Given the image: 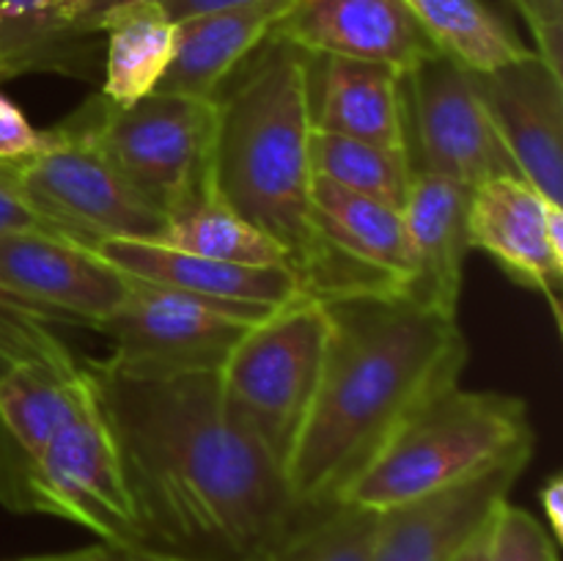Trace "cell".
I'll list each match as a JSON object with an SVG mask.
<instances>
[{
	"instance_id": "cell-26",
	"label": "cell",
	"mask_w": 563,
	"mask_h": 561,
	"mask_svg": "<svg viewBox=\"0 0 563 561\" xmlns=\"http://www.w3.org/2000/svg\"><path fill=\"white\" fill-rule=\"evenodd\" d=\"M383 512L352 504L308 509L280 542L256 561H368Z\"/></svg>"
},
{
	"instance_id": "cell-25",
	"label": "cell",
	"mask_w": 563,
	"mask_h": 561,
	"mask_svg": "<svg viewBox=\"0 0 563 561\" xmlns=\"http://www.w3.org/2000/svg\"><path fill=\"white\" fill-rule=\"evenodd\" d=\"M308 152H311L313 176L335 182L361 196L377 198L394 209L405 207L416 170L401 148L313 130Z\"/></svg>"
},
{
	"instance_id": "cell-24",
	"label": "cell",
	"mask_w": 563,
	"mask_h": 561,
	"mask_svg": "<svg viewBox=\"0 0 563 561\" xmlns=\"http://www.w3.org/2000/svg\"><path fill=\"white\" fill-rule=\"evenodd\" d=\"M88 42L60 16L55 0H0V66L11 75L36 69L86 75Z\"/></svg>"
},
{
	"instance_id": "cell-17",
	"label": "cell",
	"mask_w": 563,
	"mask_h": 561,
	"mask_svg": "<svg viewBox=\"0 0 563 561\" xmlns=\"http://www.w3.org/2000/svg\"><path fill=\"white\" fill-rule=\"evenodd\" d=\"M93 248L132 278L212 300L280 308L302 295L300 278L289 267L220 262L163 240H102Z\"/></svg>"
},
{
	"instance_id": "cell-32",
	"label": "cell",
	"mask_w": 563,
	"mask_h": 561,
	"mask_svg": "<svg viewBox=\"0 0 563 561\" xmlns=\"http://www.w3.org/2000/svg\"><path fill=\"white\" fill-rule=\"evenodd\" d=\"M0 506L16 515H27L25 462L0 429Z\"/></svg>"
},
{
	"instance_id": "cell-21",
	"label": "cell",
	"mask_w": 563,
	"mask_h": 561,
	"mask_svg": "<svg viewBox=\"0 0 563 561\" xmlns=\"http://www.w3.org/2000/svg\"><path fill=\"white\" fill-rule=\"evenodd\" d=\"M97 33H108L99 94L104 102L124 108L157 91L176 47V25L163 6H121L99 20Z\"/></svg>"
},
{
	"instance_id": "cell-30",
	"label": "cell",
	"mask_w": 563,
	"mask_h": 561,
	"mask_svg": "<svg viewBox=\"0 0 563 561\" xmlns=\"http://www.w3.org/2000/svg\"><path fill=\"white\" fill-rule=\"evenodd\" d=\"M531 31L533 53L563 75V0H509Z\"/></svg>"
},
{
	"instance_id": "cell-11",
	"label": "cell",
	"mask_w": 563,
	"mask_h": 561,
	"mask_svg": "<svg viewBox=\"0 0 563 561\" xmlns=\"http://www.w3.org/2000/svg\"><path fill=\"white\" fill-rule=\"evenodd\" d=\"M0 280L60 324L97 330L135 284L88 242L44 231L0 237Z\"/></svg>"
},
{
	"instance_id": "cell-28",
	"label": "cell",
	"mask_w": 563,
	"mask_h": 561,
	"mask_svg": "<svg viewBox=\"0 0 563 561\" xmlns=\"http://www.w3.org/2000/svg\"><path fill=\"white\" fill-rule=\"evenodd\" d=\"M489 561H561L559 542L542 520L506 498L495 512Z\"/></svg>"
},
{
	"instance_id": "cell-8",
	"label": "cell",
	"mask_w": 563,
	"mask_h": 561,
	"mask_svg": "<svg viewBox=\"0 0 563 561\" xmlns=\"http://www.w3.org/2000/svg\"><path fill=\"white\" fill-rule=\"evenodd\" d=\"M25 501L27 512L75 522L99 542L148 544L93 388L88 405L25 465Z\"/></svg>"
},
{
	"instance_id": "cell-35",
	"label": "cell",
	"mask_w": 563,
	"mask_h": 561,
	"mask_svg": "<svg viewBox=\"0 0 563 561\" xmlns=\"http://www.w3.org/2000/svg\"><path fill=\"white\" fill-rule=\"evenodd\" d=\"M20 561H126V548H119V544L99 542L88 544V548L80 550H66V553H47V556H27V559Z\"/></svg>"
},
{
	"instance_id": "cell-39",
	"label": "cell",
	"mask_w": 563,
	"mask_h": 561,
	"mask_svg": "<svg viewBox=\"0 0 563 561\" xmlns=\"http://www.w3.org/2000/svg\"><path fill=\"white\" fill-rule=\"evenodd\" d=\"M5 77H9V72H5L3 66H0V80H5Z\"/></svg>"
},
{
	"instance_id": "cell-29",
	"label": "cell",
	"mask_w": 563,
	"mask_h": 561,
	"mask_svg": "<svg viewBox=\"0 0 563 561\" xmlns=\"http://www.w3.org/2000/svg\"><path fill=\"white\" fill-rule=\"evenodd\" d=\"M58 130H36L14 99L0 91V165H16L49 148Z\"/></svg>"
},
{
	"instance_id": "cell-9",
	"label": "cell",
	"mask_w": 563,
	"mask_h": 561,
	"mask_svg": "<svg viewBox=\"0 0 563 561\" xmlns=\"http://www.w3.org/2000/svg\"><path fill=\"white\" fill-rule=\"evenodd\" d=\"M55 130L53 146L11 165L27 201L60 231L88 245L102 240H163L168 215L86 138L64 124Z\"/></svg>"
},
{
	"instance_id": "cell-3",
	"label": "cell",
	"mask_w": 563,
	"mask_h": 561,
	"mask_svg": "<svg viewBox=\"0 0 563 561\" xmlns=\"http://www.w3.org/2000/svg\"><path fill=\"white\" fill-rule=\"evenodd\" d=\"M313 80L317 55L269 33L214 94L207 165L212 196L284 248L300 286L319 258L308 152Z\"/></svg>"
},
{
	"instance_id": "cell-34",
	"label": "cell",
	"mask_w": 563,
	"mask_h": 561,
	"mask_svg": "<svg viewBox=\"0 0 563 561\" xmlns=\"http://www.w3.org/2000/svg\"><path fill=\"white\" fill-rule=\"evenodd\" d=\"M258 3H291V0H165L163 11L174 25H179V22L192 20V16L218 14V11L245 9V6Z\"/></svg>"
},
{
	"instance_id": "cell-1",
	"label": "cell",
	"mask_w": 563,
	"mask_h": 561,
	"mask_svg": "<svg viewBox=\"0 0 563 561\" xmlns=\"http://www.w3.org/2000/svg\"><path fill=\"white\" fill-rule=\"evenodd\" d=\"M113 432L146 542L203 561H256L308 509L220 394V372L137 380L82 363Z\"/></svg>"
},
{
	"instance_id": "cell-33",
	"label": "cell",
	"mask_w": 563,
	"mask_h": 561,
	"mask_svg": "<svg viewBox=\"0 0 563 561\" xmlns=\"http://www.w3.org/2000/svg\"><path fill=\"white\" fill-rule=\"evenodd\" d=\"M135 3L163 6L165 0H55L60 16H64L77 33H86V36H97V25L104 14L121 9V6H135Z\"/></svg>"
},
{
	"instance_id": "cell-37",
	"label": "cell",
	"mask_w": 563,
	"mask_h": 561,
	"mask_svg": "<svg viewBox=\"0 0 563 561\" xmlns=\"http://www.w3.org/2000/svg\"><path fill=\"white\" fill-rule=\"evenodd\" d=\"M539 501H542V512L548 517L550 534H553L555 542L563 539V479L555 476L548 479L542 490H539Z\"/></svg>"
},
{
	"instance_id": "cell-36",
	"label": "cell",
	"mask_w": 563,
	"mask_h": 561,
	"mask_svg": "<svg viewBox=\"0 0 563 561\" xmlns=\"http://www.w3.org/2000/svg\"><path fill=\"white\" fill-rule=\"evenodd\" d=\"M500 506V504H498ZM498 506L493 509V515L487 520H482V526L465 539V542L456 548V553L451 556L449 561H489V550H493V528H495V512Z\"/></svg>"
},
{
	"instance_id": "cell-23",
	"label": "cell",
	"mask_w": 563,
	"mask_h": 561,
	"mask_svg": "<svg viewBox=\"0 0 563 561\" xmlns=\"http://www.w3.org/2000/svg\"><path fill=\"white\" fill-rule=\"evenodd\" d=\"M163 242L220 262L291 270L284 248L214 198L209 187L168 215Z\"/></svg>"
},
{
	"instance_id": "cell-31",
	"label": "cell",
	"mask_w": 563,
	"mask_h": 561,
	"mask_svg": "<svg viewBox=\"0 0 563 561\" xmlns=\"http://www.w3.org/2000/svg\"><path fill=\"white\" fill-rule=\"evenodd\" d=\"M22 231H44V234L69 237L27 201L25 193L16 185L11 165H0V237L22 234Z\"/></svg>"
},
{
	"instance_id": "cell-6",
	"label": "cell",
	"mask_w": 563,
	"mask_h": 561,
	"mask_svg": "<svg viewBox=\"0 0 563 561\" xmlns=\"http://www.w3.org/2000/svg\"><path fill=\"white\" fill-rule=\"evenodd\" d=\"M218 99L154 91L132 105H97L66 130L97 146L165 215L207 187Z\"/></svg>"
},
{
	"instance_id": "cell-14",
	"label": "cell",
	"mask_w": 563,
	"mask_h": 561,
	"mask_svg": "<svg viewBox=\"0 0 563 561\" xmlns=\"http://www.w3.org/2000/svg\"><path fill=\"white\" fill-rule=\"evenodd\" d=\"M548 198L522 176H495L473 187L467 209V242L504 267L515 284L548 300L563 322V256L548 237Z\"/></svg>"
},
{
	"instance_id": "cell-19",
	"label": "cell",
	"mask_w": 563,
	"mask_h": 561,
	"mask_svg": "<svg viewBox=\"0 0 563 561\" xmlns=\"http://www.w3.org/2000/svg\"><path fill=\"white\" fill-rule=\"evenodd\" d=\"M286 9L289 3H258L179 22L174 58L157 91L214 97Z\"/></svg>"
},
{
	"instance_id": "cell-22",
	"label": "cell",
	"mask_w": 563,
	"mask_h": 561,
	"mask_svg": "<svg viewBox=\"0 0 563 561\" xmlns=\"http://www.w3.org/2000/svg\"><path fill=\"white\" fill-rule=\"evenodd\" d=\"M440 55L489 72L533 53L484 0H401Z\"/></svg>"
},
{
	"instance_id": "cell-4",
	"label": "cell",
	"mask_w": 563,
	"mask_h": 561,
	"mask_svg": "<svg viewBox=\"0 0 563 561\" xmlns=\"http://www.w3.org/2000/svg\"><path fill=\"white\" fill-rule=\"evenodd\" d=\"M526 399L500 391H440L418 407L339 504L388 512L456 487L517 454H533Z\"/></svg>"
},
{
	"instance_id": "cell-5",
	"label": "cell",
	"mask_w": 563,
	"mask_h": 561,
	"mask_svg": "<svg viewBox=\"0 0 563 561\" xmlns=\"http://www.w3.org/2000/svg\"><path fill=\"white\" fill-rule=\"evenodd\" d=\"M328 339L324 302L300 295L253 324L220 369L225 407L284 473L317 396Z\"/></svg>"
},
{
	"instance_id": "cell-12",
	"label": "cell",
	"mask_w": 563,
	"mask_h": 561,
	"mask_svg": "<svg viewBox=\"0 0 563 561\" xmlns=\"http://www.w3.org/2000/svg\"><path fill=\"white\" fill-rule=\"evenodd\" d=\"M478 99L522 179L563 207V75L537 53L471 72Z\"/></svg>"
},
{
	"instance_id": "cell-27",
	"label": "cell",
	"mask_w": 563,
	"mask_h": 561,
	"mask_svg": "<svg viewBox=\"0 0 563 561\" xmlns=\"http://www.w3.org/2000/svg\"><path fill=\"white\" fill-rule=\"evenodd\" d=\"M49 314L27 302L0 280V366L9 363H44L64 374H77L82 363L60 339Z\"/></svg>"
},
{
	"instance_id": "cell-20",
	"label": "cell",
	"mask_w": 563,
	"mask_h": 561,
	"mask_svg": "<svg viewBox=\"0 0 563 561\" xmlns=\"http://www.w3.org/2000/svg\"><path fill=\"white\" fill-rule=\"evenodd\" d=\"M91 399L86 369L64 374L44 363L0 366V429L31 462Z\"/></svg>"
},
{
	"instance_id": "cell-38",
	"label": "cell",
	"mask_w": 563,
	"mask_h": 561,
	"mask_svg": "<svg viewBox=\"0 0 563 561\" xmlns=\"http://www.w3.org/2000/svg\"><path fill=\"white\" fill-rule=\"evenodd\" d=\"M126 561H203L196 556L176 553V550L154 548V544H135V548H126Z\"/></svg>"
},
{
	"instance_id": "cell-16",
	"label": "cell",
	"mask_w": 563,
	"mask_h": 561,
	"mask_svg": "<svg viewBox=\"0 0 563 561\" xmlns=\"http://www.w3.org/2000/svg\"><path fill=\"white\" fill-rule=\"evenodd\" d=\"M471 187L440 174L416 170L401 207L410 240L412 275L405 295L418 306L456 317L465 278Z\"/></svg>"
},
{
	"instance_id": "cell-13",
	"label": "cell",
	"mask_w": 563,
	"mask_h": 561,
	"mask_svg": "<svg viewBox=\"0 0 563 561\" xmlns=\"http://www.w3.org/2000/svg\"><path fill=\"white\" fill-rule=\"evenodd\" d=\"M269 33L319 58L385 64L401 75L438 53L401 0H291Z\"/></svg>"
},
{
	"instance_id": "cell-7",
	"label": "cell",
	"mask_w": 563,
	"mask_h": 561,
	"mask_svg": "<svg viewBox=\"0 0 563 561\" xmlns=\"http://www.w3.org/2000/svg\"><path fill=\"white\" fill-rule=\"evenodd\" d=\"M273 311L135 278L119 311L99 324V333L113 341V352L102 363L137 380L220 372L242 336Z\"/></svg>"
},
{
	"instance_id": "cell-18",
	"label": "cell",
	"mask_w": 563,
	"mask_h": 561,
	"mask_svg": "<svg viewBox=\"0 0 563 561\" xmlns=\"http://www.w3.org/2000/svg\"><path fill=\"white\" fill-rule=\"evenodd\" d=\"M401 80L394 66L317 55L313 130L407 152Z\"/></svg>"
},
{
	"instance_id": "cell-10",
	"label": "cell",
	"mask_w": 563,
	"mask_h": 561,
	"mask_svg": "<svg viewBox=\"0 0 563 561\" xmlns=\"http://www.w3.org/2000/svg\"><path fill=\"white\" fill-rule=\"evenodd\" d=\"M401 94L412 170L449 176L471 190L495 176H520L478 99L471 69L434 53L407 72Z\"/></svg>"
},
{
	"instance_id": "cell-2",
	"label": "cell",
	"mask_w": 563,
	"mask_h": 561,
	"mask_svg": "<svg viewBox=\"0 0 563 561\" xmlns=\"http://www.w3.org/2000/svg\"><path fill=\"white\" fill-rule=\"evenodd\" d=\"M324 308L322 377L286 465L300 509L339 504L418 407L460 385L471 361L456 317L407 295L335 297Z\"/></svg>"
},
{
	"instance_id": "cell-15",
	"label": "cell",
	"mask_w": 563,
	"mask_h": 561,
	"mask_svg": "<svg viewBox=\"0 0 563 561\" xmlns=\"http://www.w3.org/2000/svg\"><path fill=\"white\" fill-rule=\"evenodd\" d=\"M531 457L517 454L456 487L383 512L368 561H449L509 498Z\"/></svg>"
}]
</instances>
